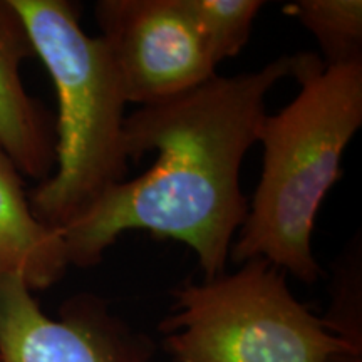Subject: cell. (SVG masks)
Instances as JSON below:
<instances>
[{"instance_id": "cell-1", "label": "cell", "mask_w": 362, "mask_h": 362, "mask_svg": "<svg viewBox=\"0 0 362 362\" xmlns=\"http://www.w3.org/2000/svg\"><path fill=\"white\" fill-rule=\"evenodd\" d=\"M292 76V56L259 71L218 76L170 101L143 106L124 119L128 160L156 151L146 173L107 189L66 226L69 267L89 269L128 230L183 242L205 279L225 274L235 233L248 215L240 188L243 158L267 116V94Z\"/></svg>"}, {"instance_id": "cell-2", "label": "cell", "mask_w": 362, "mask_h": 362, "mask_svg": "<svg viewBox=\"0 0 362 362\" xmlns=\"http://www.w3.org/2000/svg\"><path fill=\"white\" fill-rule=\"evenodd\" d=\"M296 99L267 115L257 133L262 175L248 215L230 248L235 264L264 259L304 284L322 269L312 252L320 203L342 178L347 144L362 126V61L324 66L314 54L292 56Z\"/></svg>"}, {"instance_id": "cell-3", "label": "cell", "mask_w": 362, "mask_h": 362, "mask_svg": "<svg viewBox=\"0 0 362 362\" xmlns=\"http://www.w3.org/2000/svg\"><path fill=\"white\" fill-rule=\"evenodd\" d=\"M57 94L56 171L29 194L40 223L62 232L124 181L123 84L99 35L81 27L79 4L12 0Z\"/></svg>"}, {"instance_id": "cell-4", "label": "cell", "mask_w": 362, "mask_h": 362, "mask_svg": "<svg viewBox=\"0 0 362 362\" xmlns=\"http://www.w3.org/2000/svg\"><path fill=\"white\" fill-rule=\"evenodd\" d=\"M171 296L160 332L175 362H362L324 317L297 300L285 272L264 259L187 280Z\"/></svg>"}, {"instance_id": "cell-5", "label": "cell", "mask_w": 362, "mask_h": 362, "mask_svg": "<svg viewBox=\"0 0 362 362\" xmlns=\"http://www.w3.org/2000/svg\"><path fill=\"white\" fill-rule=\"evenodd\" d=\"M94 16L128 103L170 101L216 76L185 0H99Z\"/></svg>"}, {"instance_id": "cell-6", "label": "cell", "mask_w": 362, "mask_h": 362, "mask_svg": "<svg viewBox=\"0 0 362 362\" xmlns=\"http://www.w3.org/2000/svg\"><path fill=\"white\" fill-rule=\"evenodd\" d=\"M155 352L101 296L67 298L52 319L21 279L0 274V362H151Z\"/></svg>"}, {"instance_id": "cell-7", "label": "cell", "mask_w": 362, "mask_h": 362, "mask_svg": "<svg viewBox=\"0 0 362 362\" xmlns=\"http://www.w3.org/2000/svg\"><path fill=\"white\" fill-rule=\"evenodd\" d=\"M35 51L12 0H0V148L39 183L56 168V121L25 90L21 67Z\"/></svg>"}, {"instance_id": "cell-8", "label": "cell", "mask_w": 362, "mask_h": 362, "mask_svg": "<svg viewBox=\"0 0 362 362\" xmlns=\"http://www.w3.org/2000/svg\"><path fill=\"white\" fill-rule=\"evenodd\" d=\"M67 269L64 238L35 218L21 171L0 148V274L34 292L51 288Z\"/></svg>"}, {"instance_id": "cell-9", "label": "cell", "mask_w": 362, "mask_h": 362, "mask_svg": "<svg viewBox=\"0 0 362 362\" xmlns=\"http://www.w3.org/2000/svg\"><path fill=\"white\" fill-rule=\"evenodd\" d=\"M314 35L324 54V66L362 61L361 0H297L284 7Z\"/></svg>"}, {"instance_id": "cell-10", "label": "cell", "mask_w": 362, "mask_h": 362, "mask_svg": "<svg viewBox=\"0 0 362 362\" xmlns=\"http://www.w3.org/2000/svg\"><path fill=\"white\" fill-rule=\"evenodd\" d=\"M200 37L215 66L235 57L245 47L260 0H185Z\"/></svg>"}]
</instances>
